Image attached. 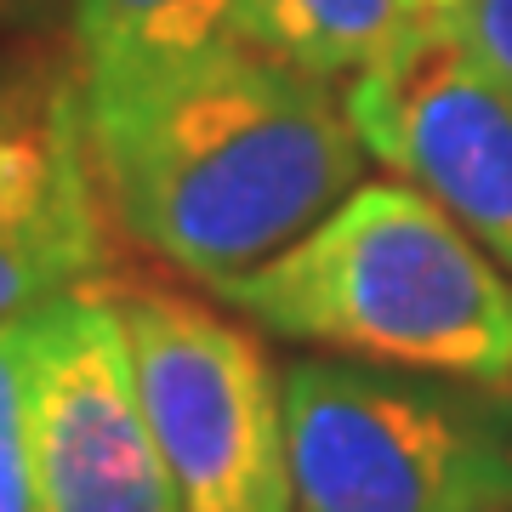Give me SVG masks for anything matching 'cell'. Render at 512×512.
Listing matches in <instances>:
<instances>
[{"label":"cell","mask_w":512,"mask_h":512,"mask_svg":"<svg viewBox=\"0 0 512 512\" xmlns=\"http://www.w3.org/2000/svg\"><path fill=\"white\" fill-rule=\"evenodd\" d=\"M80 109L114 228L205 291L291 251L365 183L342 86L251 40L92 69Z\"/></svg>","instance_id":"obj_1"},{"label":"cell","mask_w":512,"mask_h":512,"mask_svg":"<svg viewBox=\"0 0 512 512\" xmlns=\"http://www.w3.org/2000/svg\"><path fill=\"white\" fill-rule=\"evenodd\" d=\"M217 296L296 348L512 387V274L404 177L359 183Z\"/></svg>","instance_id":"obj_2"},{"label":"cell","mask_w":512,"mask_h":512,"mask_svg":"<svg viewBox=\"0 0 512 512\" xmlns=\"http://www.w3.org/2000/svg\"><path fill=\"white\" fill-rule=\"evenodd\" d=\"M285 421L296 512H512V387L308 353Z\"/></svg>","instance_id":"obj_3"},{"label":"cell","mask_w":512,"mask_h":512,"mask_svg":"<svg viewBox=\"0 0 512 512\" xmlns=\"http://www.w3.org/2000/svg\"><path fill=\"white\" fill-rule=\"evenodd\" d=\"M183 512H296L285 370L262 336L183 291H109Z\"/></svg>","instance_id":"obj_4"},{"label":"cell","mask_w":512,"mask_h":512,"mask_svg":"<svg viewBox=\"0 0 512 512\" xmlns=\"http://www.w3.org/2000/svg\"><path fill=\"white\" fill-rule=\"evenodd\" d=\"M23 387L40 512H183L109 291L52 296L23 319Z\"/></svg>","instance_id":"obj_5"},{"label":"cell","mask_w":512,"mask_h":512,"mask_svg":"<svg viewBox=\"0 0 512 512\" xmlns=\"http://www.w3.org/2000/svg\"><path fill=\"white\" fill-rule=\"evenodd\" d=\"M370 165L416 183L512 274V86L450 29L421 18L342 86Z\"/></svg>","instance_id":"obj_6"},{"label":"cell","mask_w":512,"mask_h":512,"mask_svg":"<svg viewBox=\"0 0 512 512\" xmlns=\"http://www.w3.org/2000/svg\"><path fill=\"white\" fill-rule=\"evenodd\" d=\"M109 228L80 97L0 126V325L52 296L103 291L114 268Z\"/></svg>","instance_id":"obj_7"},{"label":"cell","mask_w":512,"mask_h":512,"mask_svg":"<svg viewBox=\"0 0 512 512\" xmlns=\"http://www.w3.org/2000/svg\"><path fill=\"white\" fill-rule=\"evenodd\" d=\"M421 18L416 0H239V40L313 80L348 86Z\"/></svg>","instance_id":"obj_8"},{"label":"cell","mask_w":512,"mask_h":512,"mask_svg":"<svg viewBox=\"0 0 512 512\" xmlns=\"http://www.w3.org/2000/svg\"><path fill=\"white\" fill-rule=\"evenodd\" d=\"M239 40V0H74L69 46L80 74L160 63Z\"/></svg>","instance_id":"obj_9"},{"label":"cell","mask_w":512,"mask_h":512,"mask_svg":"<svg viewBox=\"0 0 512 512\" xmlns=\"http://www.w3.org/2000/svg\"><path fill=\"white\" fill-rule=\"evenodd\" d=\"M80 97V57L57 35H0V126Z\"/></svg>","instance_id":"obj_10"},{"label":"cell","mask_w":512,"mask_h":512,"mask_svg":"<svg viewBox=\"0 0 512 512\" xmlns=\"http://www.w3.org/2000/svg\"><path fill=\"white\" fill-rule=\"evenodd\" d=\"M23 319H29V313H23ZM23 319L0 325V512H40L35 507V461H29Z\"/></svg>","instance_id":"obj_11"},{"label":"cell","mask_w":512,"mask_h":512,"mask_svg":"<svg viewBox=\"0 0 512 512\" xmlns=\"http://www.w3.org/2000/svg\"><path fill=\"white\" fill-rule=\"evenodd\" d=\"M444 23L512 86V0H461L444 12Z\"/></svg>","instance_id":"obj_12"},{"label":"cell","mask_w":512,"mask_h":512,"mask_svg":"<svg viewBox=\"0 0 512 512\" xmlns=\"http://www.w3.org/2000/svg\"><path fill=\"white\" fill-rule=\"evenodd\" d=\"M74 0H0V35H69Z\"/></svg>","instance_id":"obj_13"},{"label":"cell","mask_w":512,"mask_h":512,"mask_svg":"<svg viewBox=\"0 0 512 512\" xmlns=\"http://www.w3.org/2000/svg\"><path fill=\"white\" fill-rule=\"evenodd\" d=\"M421 12H427V18H444V12H450V6H461V0H416Z\"/></svg>","instance_id":"obj_14"}]
</instances>
